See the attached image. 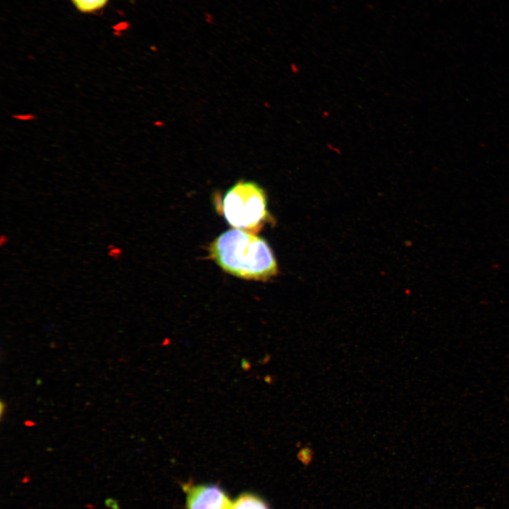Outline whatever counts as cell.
<instances>
[{
  "label": "cell",
  "instance_id": "1",
  "mask_svg": "<svg viewBox=\"0 0 509 509\" xmlns=\"http://www.w3.org/2000/svg\"><path fill=\"white\" fill-rule=\"evenodd\" d=\"M210 255L225 271L250 280H267L278 272L276 260L268 243L246 230L233 228L217 237Z\"/></svg>",
  "mask_w": 509,
  "mask_h": 509
},
{
  "label": "cell",
  "instance_id": "2",
  "mask_svg": "<svg viewBox=\"0 0 509 509\" xmlns=\"http://www.w3.org/2000/svg\"><path fill=\"white\" fill-rule=\"evenodd\" d=\"M267 197L256 182L240 180L225 194L221 205L228 223L235 228L255 231L267 221Z\"/></svg>",
  "mask_w": 509,
  "mask_h": 509
},
{
  "label": "cell",
  "instance_id": "3",
  "mask_svg": "<svg viewBox=\"0 0 509 509\" xmlns=\"http://www.w3.org/2000/svg\"><path fill=\"white\" fill-rule=\"evenodd\" d=\"M187 509H230L231 502L220 487L211 484L185 486Z\"/></svg>",
  "mask_w": 509,
  "mask_h": 509
},
{
  "label": "cell",
  "instance_id": "4",
  "mask_svg": "<svg viewBox=\"0 0 509 509\" xmlns=\"http://www.w3.org/2000/svg\"><path fill=\"white\" fill-rule=\"evenodd\" d=\"M230 509H269L267 504L259 497L252 493H245L239 496Z\"/></svg>",
  "mask_w": 509,
  "mask_h": 509
},
{
  "label": "cell",
  "instance_id": "5",
  "mask_svg": "<svg viewBox=\"0 0 509 509\" xmlns=\"http://www.w3.org/2000/svg\"><path fill=\"white\" fill-rule=\"evenodd\" d=\"M71 1L80 11L91 13L103 8L108 0H71Z\"/></svg>",
  "mask_w": 509,
  "mask_h": 509
},
{
  "label": "cell",
  "instance_id": "6",
  "mask_svg": "<svg viewBox=\"0 0 509 509\" xmlns=\"http://www.w3.org/2000/svg\"><path fill=\"white\" fill-rule=\"evenodd\" d=\"M14 119L22 122H30L36 119L37 117L33 113H15L12 115Z\"/></svg>",
  "mask_w": 509,
  "mask_h": 509
},
{
  "label": "cell",
  "instance_id": "7",
  "mask_svg": "<svg viewBox=\"0 0 509 509\" xmlns=\"http://www.w3.org/2000/svg\"><path fill=\"white\" fill-rule=\"evenodd\" d=\"M241 367L244 370L247 371L250 370L252 365L249 361L245 358H242L241 361Z\"/></svg>",
  "mask_w": 509,
  "mask_h": 509
},
{
  "label": "cell",
  "instance_id": "8",
  "mask_svg": "<svg viewBox=\"0 0 509 509\" xmlns=\"http://www.w3.org/2000/svg\"><path fill=\"white\" fill-rule=\"evenodd\" d=\"M204 16H205V18H204L205 21H206L207 23L211 24V23L213 22L214 18H213V16L210 13L205 12V13H204Z\"/></svg>",
  "mask_w": 509,
  "mask_h": 509
}]
</instances>
